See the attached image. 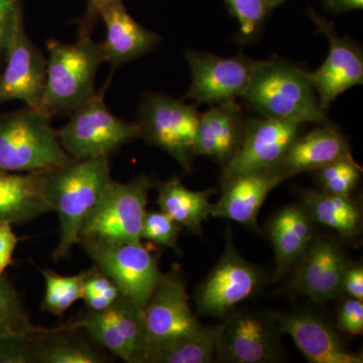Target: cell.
<instances>
[{"mask_svg":"<svg viewBox=\"0 0 363 363\" xmlns=\"http://www.w3.org/2000/svg\"><path fill=\"white\" fill-rule=\"evenodd\" d=\"M48 197L58 214L60 241L52 259H66L78 245L86 219L97 206L111 177L108 157L74 160L70 164L45 171Z\"/></svg>","mask_w":363,"mask_h":363,"instance_id":"cell-1","label":"cell"},{"mask_svg":"<svg viewBox=\"0 0 363 363\" xmlns=\"http://www.w3.org/2000/svg\"><path fill=\"white\" fill-rule=\"evenodd\" d=\"M91 30L92 28L81 23L76 42L47 40L49 59L40 111L48 116H68L97 94L95 78L104 61Z\"/></svg>","mask_w":363,"mask_h":363,"instance_id":"cell-2","label":"cell"},{"mask_svg":"<svg viewBox=\"0 0 363 363\" xmlns=\"http://www.w3.org/2000/svg\"><path fill=\"white\" fill-rule=\"evenodd\" d=\"M242 98L262 117L333 125L320 106L307 72L283 60L257 61Z\"/></svg>","mask_w":363,"mask_h":363,"instance_id":"cell-3","label":"cell"},{"mask_svg":"<svg viewBox=\"0 0 363 363\" xmlns=\"http://www.w3.org/2000/svg\"><path fill=\"white\" fill-rule=\"evenodd\" d=\"M52 117L26 106L0 113V171L30 173L74 161L60 143Z\"/></svg>","mask_w":363,"mask_h":363,"instance_id":"cell-4","label":"cell"},{"mask_svg":"<svg viewBox=\"0 0 363 363\" xmlns=\"http://www.w3.org/2000/svg\"><path fill=\"white\" fill-rule=\"evenodd\" d=\"M152 181L145 175L128 183L111 180L79 235L82 240L140 242ZM78 242V243H79Z\"/></svg>","mask_w":363,"mask_h":363,"instance_id":"cell-5","label":"cell"},{"mask_svg":"<svg viewBox=\"0 0 363 363\" xmlns=\"http://www.w3.org/2000/svg\"><path fill=\"white\" fill-rule=\"evenodd\" d=\"M200 113L195 105L160 93H147L140 101L138 125L140 138L192 171L195 135Z\"/></svg>","mask_w":363,"mask_h":363,"instance_id":"cell-6","label":"cell"},{"mask_svg":"<svg viewBox=\"0 0 363 363\" xmlns=\"http://www.w3.org/2000/svg\"><path fill=\"white\" fill-rule=\"evenodd\" d=\"M57 130L60 143L74 160L108 157L126 143L140 138L135 123L111 113L104 102V90L70 114Z\"/></svg>","mask_w":363,"mask_h":363,"instance_id":"cell-7","label":"cell"},{"mask_svg":"<svg viewBox=\"0 0 363 363\" xmlns=\"http://www.w3.org/2000/svg\"><path fill=\"white\" fill-rule=\"evenodd\" d=\"M123 297L143 309L162 276L159 257L140 242L82 240L78 243Z\"/></svg>","mask_w":363,"mask_h":363,"instance_id":"cell-8","label":"cell"},{"mask_svg":"<svg viewBox=\"0 0 363 363\" xmlns=\"http://www.w3.org/2000/svg\"><path fill=\"white\" fill-rule=\"evenodd\" d=\"M274 313L243 310L220 325L215 359L228 363H274L285 357Z\"/></svg>","mask_w":363,"mask_h":363,"instance_id":"cell-9","label":"cell"},{"mask_svg":"<svg viewBox=\"0 0 363 363\" xmlns=\"http://www.w3.org/2000/svg\"><path fill=\"white\" fill-rule=\"evenodd\" d=\"M264 279L262 269L243 259L234 247L228 229L223 255L195 294L197 312L203 316L224 317L252 297Z\"/></svg>","mask_w":363,"mask_h":363,"instance_id":"cell-10","label":"cell"},{"mask_svg":"<svg viewBox=\"0 0 363 363\" xmlns=\"http://www.w3.org/2000/svg\"><path fill=\"white\" fill-rule=\"evenodd\" d=\"M191 70L187 97L200 104L217 105L245 96L257 61L247 57L223 58L207 52H186Z\"/></svg>","mask_w":363,"mask_h":363,"instance_id":"cell-11","label":"cell"},{"mask_svg":"<svg viewBox=\"0 0 363 363\" xmlns=\"http://www.w3.org/2000/svg\"><path fill=\"white\" fill-rule=\"evenodd\" d=\"M143 314L149 331L150 353L191 335L203 326L191 308L185 281L176 267L162 274L143 308Z\"/></svg>","mask_w":363,"mask_h":363,"instance_id":"cell-12","label":"cell"},{"mask_svg":"<svg viewBox=\"0 0 363 363\" xmlns=\"http://www.w3.org/2000/svg\"><path fill=\"white\" fill-rule=\"evenodd\" d=\"M308 13L317 30L329 40L328 56L324 63L316 71L307 73L320 106L326 111L339 95L362 84V52L350 38L338 35L330 21L318 16L312 9Z\"/></svg>","mask_w":363,"mask_h":363,"instance_id":"cell-13","label":"cell"},{"mask_svg":"<svg viewBox=\"0 0 363 363\" xmlns=\"http://www.w3.org/2000/svg\"><path fill=\"white\" fill-rule=\"evenodd\" d=\"M302 124L281 119H247V133L238 154L222 169V183L234 177L276 169L298 136Z\"/></svg>","mask_w":363,"mask_h":363,"instance_id":"cell-14","label":"cell"},{"mask_svg":"<svg viewBox=\"0 0 363 363\" xmlns=\"http://www.w3.org/2000/svg\"><path fill=\"white\" fill-rule=\"evenodd\" d=\"M0 72V104L21 100L40 111L47 75V59L33 45L21 23L13 33Z\"/></svg>","mask_w":363,"mask_h":363,"instance_id":"cell-15","label":"cell"},{"mask_svg":"<svg viewBox=\"0 0 363 363\" xmlns=\"http://www.w3.org/2000/svg\"><path fill=\"white\" fill-rule=\"evenodd\" d=\"M348 267L345 252L335 240L314 236L295 267L293 289L320 304L337 300L343 294L344 274Z\"/></svg>","mask_w":363,"mask_h":363,"instance_id":"cell-16","label":"cell"},{"mask_svg":"<svg viewBox=\"0 0 363 363\" xmlns=\"http://www.w3.org/2000/svg\"><path fill=\"white\" fill-rule=\"evenodd\" d=\"M281 334L292 337L311 363H362L360 354L351 352L335 330L321 317L309 311L274 313Z\"/></svg>","mask_w":363,"mask_h":363,"instance_id":"cell-17","label":"cell"},{"mask_svg":"<svg viewBox=\"0 0 363 363\" xmlns=\"http://www.w3.org/2000/svg\"><path fill=\"white\" fill-rule=\"evenodd\" d=\"M286 179L272 169L250 172L223 182L222 194L212 207L211 216L257 228V216L267 195Z\"/></svg>","mask_w":363,"mask_h":363,"instance_id":"cell-18","label":"cell"},{"mask_svg":"<svg viewBox=\"0 0 363 363\" xmlns=\"http://www.w3.org/2000/svg\"><path fill=\"white\" fill-rule=\"evenodd\" d=\"M247 133V117L236 101L213 105L200 114L195 156L210 157L223 168L238 154Z\"/></svg>","mask_w":363,"mask_h":363,"instance_id":"cell-19","label":"cell"},{"mask_svg":"<svg viewBox=\"0 0 363 363\" xmlns=\"http://www.w3.org/2000/svg\"><path fill=\"white\" fill-rule=\"evenodd\" d=\"M105 26V38L99 43L104 61L116 69L154 51L161 43L157 33L140 25L128 13L123 0H113L99 16Z\"/></svg>","mask_w":363,"mask_h":363,"instance_id":"cell-20","label":"cell"},{"mask_svg":"<svg viewBox=\"0 0 363 363\" xmlns=\"http://www.w3.org/2000/svg\"><path fill=\"white\" fill-rule=\"evenodd\" d=\"M50 212L45 171H0V222L25 223Z\"/></svg>","mask_w":363,"mask_h":363,"instance_id":"cell-21","label":"cell"},{"mask_svg":"<svg viewBox=\"0 0 363 363\" xmlns=\"http://www.w3.org/2000/svg\"><path fill=\"white\" fill-rule=\"evenodd\" d=\"M351 157L347 138L334 125H321L302 138L298 136L274 169L288 179Z\"/></svg>","mask_w":363,"mask_h":363,"instance_id":"cell-22","label":"cell"},{"mask_svg":"<svg viewBox=\"0 0 363 363\" xmlns=\"http://www.w3.org/2000/svg\"><path fill=\"white\" fill-rule=\"evenodd\" d=\"M314 222L303 205H290L279 210L269 223V238L274 250L278 281L292 271L302 259L313 238Z\"/></svg>","mask_w":363,"mask_h":363,"instance_id":"cell-23","label":"cell"},{"mask_svg":"<svg viewBox=\"0 0 363 363\" xmlns=\"http://www.w3.org/2000/svg\"><path fill=\"white\" fill-rule=\"evenodd\" d=\"M157 188L160 210L191 233L201 234L203 222L211 216L213 204L210 198L216 194V190L192 191L178 178L160 182Z\"/></svg>","mask_w":363,"mask_h":363,"instance_id":"cell-24","label":"cell"},{"mask_svg":"<svg viewBox=\"0 0 363 363\" xmlns=\"http://www.w3.org/2000/svg\"><path fill=\"white\" fill-rule=\"evenodd\" d=\"M302 205L314 223L333 229L343 238H353L362 230V207L350 196L306 191Z\"/></svg>","mask_w":363,"mask_h":363,"instance_id":"cell-25","label":"cell"},{"mask_svg":"<svg viewBox=\"0 0 363 363\" xmlns=\"http://www.w3.org/2000/svg\"><path fill=\"white\" fill-rule=\"evenodd\" d=\"M73 323L55 327L43 334L38 342L35 363H104V353L78 335Z\"/></svg>","mask_w":363,"mask_h":363,"instance_id":"cell-26","label":"cell"},{"mask_svg":"<svg viewBox=\"0 0 363 363\" xmlns=\"http://www.w3.org/2000/svg\"><path fill=\"white\" fill-rule=\"evenodd\" d=\"M104 312L128 348L131 363H149L150 336L143 308L121 295Z\"/></svg>","mask_w":363,"mask_h":363,"instance_id":"cell-27","label":"cell"},{"mask_svg":"<svg viewBox=\"0 0 363 363\" xmlns=\"http://www.w3.org/2000/svg\"><path fill=\"white\" fill-rule=\"evenodd\" d=\"M220 325L202 326L191 335L150 353L149 363H210L215 362Z\"/></svg>","mask_w":363,"mask_h":363,"instance_id":"cell-28","label":"cell"},{"mask_svg":"<svg viewBox=\"0 0 363 363\" xmlns=\"http://www.w3.org/2000/svg\"><path fill=\"white\" fill-rule=\"evenodd\" d=\"M50 329L32 324L16 286L7 277L0 276V339L45 333Z\"/></svg>","mask_w":363,"mask_h":363,"instance_id":"cell-29","label":"cell"},{"mask_svg":"<svg viewBox=\"0 0 363 363\" xmlns=\"http://www.w3.org/2000/svg\"><path fill=\"white\" fill-rule=\"evenodd\" d=\"M45 279V297L42 309L57 317H62L83 297V286L87 271L75 276H62L52 269H42Z\"/></svg>","mask_w":363,"mask_h":363,"instance_id":"cell-30","label":"cell"},{"mask_svg":"<svg viewBox=\"0 0 363 363\" xmlns=\"http://www.w3.org/2000/svg\"><path fill=\"white\" fill-rule=\"evenodd\" d=\"M315 172H317V180L325 192L350 196L357 188L362 169L351 157L332 162Z\"/></svg>","mask_w":363,"mask_h":363,"instance_id":"cell-31","label":"cell"},{"mask_svg":"<svg viewBox=\"0 0 363 363\" xmlns=\"http://www.w3.org/2000/svg\"><path fill=\"white\" fill-rule=\"evenodd\" d=\"M231 16L240 23V35L245 40H252L266 21L271 11L269 0H225Z\"/></svg>","mask_w":363,"mask_h":363,"instance_id":"cell-32","label":"cell"},{"mask_svg":"<svg viewBox=\"0 0 363 363\" xmlns=\"http://www.w3.org/2000/svg\"><path fill=\"white\" fill-rule=\"evenodd\" d=\"M182 226L162 211L145 213L142 227V240H147L162 247L171 248L180 255L178 245Z\"/></svg>","mask_w":363,"mask_h":363,"instance_id":"cell-33","label":"cell"},{"mask_svg":"<svg viewBox=\"0 0 363 363\" xmlns=\"http://www.w3.org/2000/svg\"><path fill=\"white\" fill-rule=\"evenodd\" d=\"M43 334L45 333L0 339V363H35L38 342Z\"/></svg>","mask_w":363,"mask_h":363,"instance_id":"cell-34","label":"cell"},{"mask_svg":"<svg viewBox=\"0 0 363 363\" xmlns=\"http://www.w3.org/2000/svg\"><path fill=\"white\" fill-rule=\"evenodd\" d=\"M23 23L21 0H0V67L4 62L6 49L13 33Z\"/></svg>","mask_w":363,"mask_h":363,"instance_id":"cell-35","label":"cell"},{"mask_svg":"<svg viewBox=\"0 0 363 363\" xmlns=\"http://www.w3.org/2000/svg\"><path fill=\"white\" fill-rule=\"evenodd\" d=\"M338 327L351 335H360L363 332L362 301L350 298L339 308Z\"/></svg>","mask_w":363,"mask_h":363,"instance_id":"cell-36","label":"cell"},{"mask_svg":"<svg viewBox=\"0 0 363 363\" xmlns=\"http://www.w3.org/2000/svg\"><path fill=\"white\" fill-rule=\"evenodd\" d=\"M11 225L7 222H0V276L13 262L14 250L21 240Z\"/></svg>","mask_w":363,"mask_h":363,"instance_id":"cell-37","label":"cell"},{"mask_svg":"<svg viewBox=\"0 0 363 363\" xmlns=\"http://www.w3.org/2000/svg\"><path fill=\"white\" fill-rule=\"evenodd\" d=\"M343 293L350 298L363 300V269L362 266L348 267L344 274Z\"/></svg>","mask_w":363,"mask_h":363,"instance_id":"cell-38","label":"cell"},{"mask_svg":"<svg viewBox=\"0 0 363 363\" xmlns=\"http://www.w3.org/2000/svg\"><path fill=\"white\" fill-rule=\"evenodd\" d=\"M85 1L87 4V11H86L84 18L81 20V23L93 28L99 18L102 9L111 4L113 0H85Z\"/></svg>","mask_w":363,"mask_h":363,"instance_id":"cell-39","label":"cell"},{"mask_svg":"<svg viewBox=\"0 0 363 363\" xmlns=\"http://www.w3.org/2000/svg\"><path fill=\"white\" fill-rule=\"evenodd\" d=\"M325 6L333 13H346V11L362 9L363 0H324Z\"/></svg>","mask_w":363,"mask_h":363,"instance_id":"cell-40","label":"cell"},{"mask_svg":"<svg viewBox=\"0 0 363 363\" xmlns=\"http://www.w3.org/2000/svg\"><path fill=\"white\" fill-rule=\"evenodd\" d=\"M285 0H269V9H276L277 6H279V4H283Z\"/></svg>","mask_w":363,"mask_h":363,"instance_id":"cell-41","label":"cell"}]
</instances>
